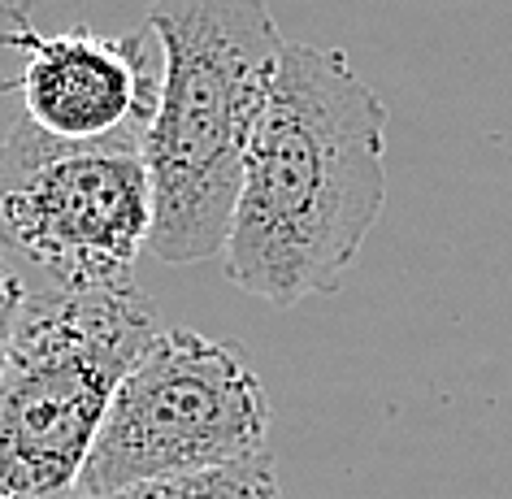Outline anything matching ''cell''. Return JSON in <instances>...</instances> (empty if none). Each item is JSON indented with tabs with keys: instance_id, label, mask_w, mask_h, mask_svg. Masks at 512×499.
<instances>
[{
	"instance_id": "3",
	"label": "cell",
	"mask_w": 512,
	"mask_h": 499,
	"mask_svg": "<svg viewBox=\"0 0 512 499\" xmlns=\"http://www.w3.org/2000/svg\"><path fill=\"white\" fill-rule=\"evenodd\" d=\"M161 335L139 283L27 296L0 369V499H74L118 382Z\"/></svg>"
},
{
	"instance_id": "1",
	"label": "cell",
	"mask_w": 512,
	"mask_h": 499,
	"mask_svg": "<svg viewBox=\"0 0 512 499\" xmlns=\"http://www.w3.org/2000/svg\"><path fill=\"white\" fill-rule=\"evenodd\" d=\"M387 204V105L339 48L287 44L243 165L226 278L291 309L339 291Z\"/></svg>"
},
{
	"instance_id": "5",
	"label": "cell",
	"mask_w": 512,
	"mask_h": 499,
	"mask_svg": "<svg viewBox=\"0 0 512 499\" xmlns=\"http://www.w3.org/2000/svg\"><path fill=\"white\" fill-rule=\"evenodd\" d=\"M152 235L144 144H66L22 118L0 139V243L61 291L135 283Z\"/></svg>"
},
{
	"instance_id": "6",
	"label": "cell",
	"mask_w": 512,
	"mask_h": 499,
	"mask_svg": "<svg viewBox=\"0 0 512 499\" xmlns=\"http://www.w3.org/2000/svg\"><path fill=\"white\" fill-rule=\"evenodd\" d=\"M9 44L22 53L14 92L27 105L31 126L66 144H144L165 83V48L148 18L126 35L18 31Z\"/></svg>"
},
{
	"instance_id": "4",
	"label": "cell",
	"mask_w": 512,
	"mask_h": 499,
	"mask_svg": "<svg viewBox=\"0 0 512 499\" xmlns=\"http://www.w3.org/2000/svg\"><path fill=\"white\" fill-rule=\"evenodd\" d=\"M265 439L270 395L248 352L191 326L161 330L113 391L79 495L256 460Z\"/></svg>"
},
{
	"instance_id": "8",
	"label": "cell",
	"mask_w": 512,
	"mask_h": 499,
	"mask_svg": "<svg viewBox=\"0 0 512 499\" xmlns=\"http://www.w3.org/2000/svg\"><path fill=\"white\" fill-rule=\"evenodd\" d=\"M22 309H27V287H22V278L0 261V369H5V356H9V343H14Z\"/></svg>"
},
{
	"instance_id": "7",
	"label": "cell",
	"mask_w": 512,
	"mask_h": 499,
	"mask_svg": "<svg viewBox=\"0 0 512 499\" xmlns=\"http://www.w3.org/2000/svg\"><path fill=\"white\" fill-rule=\"evenodd\" d=\"M79 499H283L278 491V473L270 452L256 460H239L226 469L191 473V478H161V482H139L126 491L109 495H79Z\"/></svg>"
},
{
	"instance_id": "2",
	"label": "cell",
	"mask_w": 512,
	"mask_h": 499,
	"mask_svg": "<svg viewBox=\"0 0 512 499\" xmlns=\"http://www.w3.org/2000/svg\"><path fill=\"white\" fill-rule=\"evenodd\" d=\"M144 18L165 48L161 105L144 135L148 252L165 265L213 261L226 252L287 40L265 0H152Z\"/></svg>"
}]
</instances>
